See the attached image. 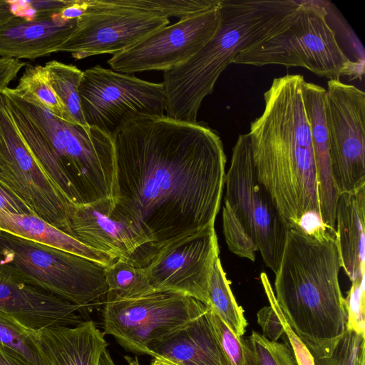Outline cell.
Listing matches in <instances>:
<instances>
[{
    "label": "cell",
    "mask_w": 365,
    "mask_h": 365,
    "mask_svg": "<svg viewBox=\"0 0 365 365\" xmlns=\"http://www.w3.org/2000/svg\"><path fill=\"white\" fill-rule=\"evenodd\" d=\"M257 323L263 336L272 341L287 339L282 324L274 308L269 304L260 309L257 314Z\"/></svg>",
    "instance_id": "d590c367"
},
{
    "label": "cell",
    "mask_w": 365,
    "mask_h": 365,
    "mask_svg": "<svg viewBox=\"0 0 365 365\" xmlns=\"http://www.w3.org/2000/svg\"><path fill=\"white\" fill-rule=\"evenodd\" d=\"M99 365H116L107 349H104L101 355Z\"/></svg>",
    "instance_id": "60d3db41"
},
{
    "label": "cell",
    "mask_w": 365,
    "mask_h": 365,
    "mask_svg": "<svg viewBox=\"0 0 365 365\" xmlns=\"http://www.w3.org/2000/svg\"><path fill=\"white\" fill-rule=\"evenodd\" d=\"M87 9L58 52L81 60L119 53L168 26L165 16L133 6L129 0H86Z\"/></svg>",
    "instance_id": "8fae6325"
},
{
    "label": "cell",
    "mask_w": 365,
    "mask_h": 365,
    "mask_svg": "<svg viewBox=\"0 0 365 365\" xmlns=\"http://www.w3.org/2000/svg\"><path fill=\"white\" fill-rule=\"evenodd\" d=\"M247 341L257 365H297L288 341H272L255 331Z\"/></svg>",
    "instance_id": "1f68e13d"
},
{
    "label": "cell",
    "mask_w": 365,
    "mask_h": 365,
    "mask_svg": "<svg viewBox=\"0 0 365 365\" xmlns=\"http://www.w3.org/2000/svg\"><path fill=\"white\" fill-rule=\"evenodd\" d=\"M208 317L230 365H257L247 341L235 336L209 306Z\"/></svg>",
    "instance_id": "f546056e"
},
{
    "label": "cell",
    "mask_w": 365,
    "mask_h": 365,
    "mask_svg": "<svg viewBox=\"0 0 365 365\" xmlns=\"http://www.w3.org/2000/svg\"><path fill=\"white\" fill-rule=\"evenodd\" d=\"M44 66L48 80L61 102L65 120L75 125H88L81 110L78 92L83 71L76 66L56 60Z\"/></svg>",
    "instance_id": "cb8c5ba5"
},
{
    "label": "cell",
    "mask_w": 365,
    "mask_h": 365,
    "mask_svg": "<svg viewBox=\"0 0 365 365\" xmlns=\"http://www.w3.org/2000/svg\"><path fill=\"white\" fill-rule=\"evenodd\" d=\"M0 265L86 313L106 302V266L1 230Z\"/></svg>",
    "instance_id": "8992f818"
},
{
    "label": "cell",
    "mask_w": 365,
    "mask_h": 365,
    "mask_svg": "<svg viewBox=\"0 0 365 365\" xmlns=\"http://www.w3.org/2000/svg\"><path fill=\"white\" fill-rule=\"evenodd\" d=\"M106 279L105 303L135 299L155 292L144 268L120 259L106 267Z\"/></svg>",
    "instance_id": "484cf974"
},
{
    "label": "cell",
    "mask_w": 365,
    "mask_h": 365,
    "mask_svg": "<svg viewBox=\"0 0 365 365\" xmlns=\"http://www.w3.org/2000/svg\"><path fill=\"white\" fill-rule=\"evenodd\" d=\"M260 279L269 303L274 308L282 324L285 336L293 352L297 364L314 365L312 355L287 322L276 300L274 289L267 274L261 273Z\"/></svg>",
    "instance_id": "836d02e7"
},
{
    "label": "cell",
    "mask_w": 365,
    "mask_h": 365,
    "mask_svg": "<svg viewBox=\"0 0 365 365\" xmlns=\"http://www.w3.org/2000/svg\"><path fill=\"white\" fill-rule=\"evenodd\" d=\"M207 305L180 293L150 294L103 304V333L113 336L126 351L151 355L153 349L190 321Z\"/></svg>",
    "instance_id": "9c48e42d"
},
{
    "label": "cell",
    "mask_w": 365,
    "mask_h": 365,
    "mask_svg": "<svg viewBox=\"0 0 365 365\" xmlns=\"http://www.w3.org/2000/svg\"><path fill=\"white\" fill-rule=\"evenodd\" d=\"M219 246L215 227L161 251L144 267L155 292H173L208 304V284Z\"/></svg>",
    "instance_id": "2e32d148"
},
{
    "label": "cell",
    "mask_w": 365,
    "mask_h": 365,
    "mask_svg": "<svg viewBox=\"0 0 365 365\" xmlns=\"http://www.w3.org/2000/svg\"><path fill=\"white\" fill-rule=\"evenodd\" d=\"M151 356L173 365H230L205 312L159 343Z\"/></svg>",
    "instance_id": "ffe728a7"
},
{
    "label": "cell",
    "mask_w": 365,
    "mask_h": 365,
    "mask_svg": "<svg viewBox=\"0 0 365 365\" xmlns=\"http://www.w3.org/2000/svg\"><path fill=\"white\" fill-rule=\"evenodd\" d=\"M364 276L352 282L344 298L346 329L365 336Z\"/></svg>",
    "instance_id": "e575fe53"
},
{
    "label": "cell",
    "mask_w": 365,
    "mask_h": 365,
    "mask_svg": "<svg viewBox=\"0 0 365 365\" xmlns=\"http://www.w3.org/2000/svg\"><path fill=\"white\" fill-rule=\"evenodd\" d=\"M86 9V0H71L70 4L65 7L59 15L66 21L76 20L85 13Z\"/></svg>",
    "instance_id": "f35d334b"
},
{
    "label": "cell",
    "mask_w": 365,
    "mask_h": 365,
    "mask_svg": "<svg viewBox=\"0 0 365 365\" xmlns=\"http://www.w3.org/2000/svg\"><path fill=\"white\" fill-rule=\"evenodd\" d=\"M0 312L38 331L51 327H73L85 322L79 306L34 286L0 265Z\"/></svg>",
    "instance_id": "e0dca14e"
},
{
    "label": "cell",
    "mask_w": 365,
    "mask_h": 365,
    "mask_svg": "<svg viewBox=\"0 0 365 365\" xmlns=\"http://www.w3.org/2000/svg\"><path fill=\"white\" fill-rule=\"evenodd\" d=\"M0 210L14 214L34 215L28 207L1 187H0Z\"/></svg>",
    "instance_id": "74e56055"
},
{
    "label": "cell",
    "mask_w": 365,
    "mask_h": 365,
    "mask_svg": "<svg viewBox=\"0 0 365 365\" xmlns=\"http://www.w3.org/2000/svg\"><path fill=\"white\" fill-rule=\"evenodd\" d=\"M222 228L229 250L240 257L254 262L255 252L258 251L257 245L225 203L222 209Z\"/></svg>",
    "instance_id": "d6a6232c"
},
{
    "label": "cell",
    "mask_w": 365,
    "mask_h": 365,
    "mask_svg": "<svg viewBox=\"0 0 365 365\" xmlns=\"http://www.w3.org/2000/svg\"><path fill=\"white\" fill-rule=\"evenodd\" d=\"M331 175L338 195L365 186V93L329 80L324 102Z\"/></svg>",
    "instance_id": "7c38bea8"
},
{
    "label": "cell",
    "mask_w": 365,
    "mask_h": 365,
    "mask_svg": "<svg viewBox=\"0 0 365 365\" xmlns=\"http://www.w3.org/2000/svg\"><path fill=\"white\" fill-rule=\"evenodd\" d=\"M365 336L345 329L330 356L314 358V365H365Z\"/></svg>",
    "instance_id": "4dcf8cb0"
},
{
    "label": "cell",
    "mask_w": 365,
    "mask_h": 365,
    "mask_svg": "<svg viewBox=\"0 0 365 365\" xmlns=\"http://www.w3.org/2000/svg\"><path fill=\"white\" fill-rule=\"evenodd\" d=\"M128 365H140L138 358H133L129 356H124Z\"/></svg>",
    "instance_id": "b9f144b4"
},
{
    "label": "cell",
    "mask_w": 365,
    "mask_h": 365,
    "mask_svg": "<svg viewBox=\"0 0 365 365\" xmlns=\"http://www.w3.org/2000/svg\"><path fill=\"white\" fill-rule=\"evenodd\" d=\"M208 304L215 313L237 336L246 331L247 322L230 288V281L217 257L213 264L208 284Z\"/></svg>",
    "instance_id": "d4e9b609"
},
{
    "label": "cell",
    "mask_w": 365,
    "mask_h": 365,
    "mask_svg": "<svg viewBox=\"0 0 365 365\" xmlns=\"http://www.w3.org/2000/svg\"><path fill=\"white\" fill-rule=\"evenodd\" d=\"M78 92L87 125L110 135L128 112L157 115L165 112L162 83L147 81L99 65L83 71Z\"/></svg>",
    "instance_id": "4fadbf2b"
},
{
    "label": "cell",
    "mask_w": 365,
    "mask_h": 365,
    "mask_svg": "<svg viewBox=\"0 0 365 365\" xmlns=\"http://www.w3.org/2000/svg\"><path fill=\"white\" fill-rule=\"evenodd\" d=\"M112 138L115 207L149 240L155 257L214 227L226 175L216 130L203 122L130 111Z\"/></svg>",
    "instance_id": "6da1fadb"
},
{
    "label": "cell",
    "mask_w": 365,
    "mask_h": 365,
    "mask_svg": "<svg viewBox=\"0 0 365 365\" xmlns=\"http://www.w3.org/2000/svg\"><path fill=\"white\" fill-rule=\"evenodd\" d=\"M77 19L59 13L31 21H15L0 28V56L34 60L58 52L75 30Z\"/></svg>",
    "instance_id": "d6986e66"
},
{
    "label": "cell",
    "mask_w": 365,
    "mask_h": 365,
    "mask_svg": "<svg viewBox=\"0 0 365 365\" xmlns=\"http://www.w3.org/2000/svg\"><path fill=\"white\" fill-rule=\"evenodd\" d=\"M71 0H0V28L15 21H31L60 13Z\"/></svg>",
    "instance_id": "f1b7e54d"
},
{
    "label": "cell",
    "mask_w": 365,
    "mask_h": 365,
    "mask_svg": "<svg viewBox=\"0 0 365 365\" xmlns=\"http://www.w3.org/2000/svg\"><path fill=\"white\" fill-rule=\"evenodd\" d=\"M304 78L273 79L264 93L262 113L248 135L259 181L284 223L314 236L327 233L322 223L309 123L302 98Z\"/></svg>",
    "instance_id": "7a4b0ae2"
},
{
    "label": "cell",
    "mask_w": 365,
    "mask_h": 365,
    "mask_svg": "<svg viewBox=\"0 0 365 365\" xmlns=\"http://www.w3.org/2000/svg\"><path fill=\"white\" fill-rule=\"evenodd\" d=\"M0 365H31L11 349L0 345Z\"/></svg>",
    "instance_id": "ab89813d"
},
{
    "label": "cell",
    "mask_w": 365,
    "mask_h": 365,
    "mask_svg": "<svg viewBox=\"0 0 365 365\" xmlns=\"http://www.w3.org/2000/svg\"><path fill=\"white\" fill-rule=\"evenodd\" d=\"M1 91L23 111L14 117L20 133L41 167L72 205L114 197L112 135L62 120L14 88Z\"/></svg>",
    "instance_id": "277c9868"
},
{
    "label": "cell",
    "mask_w": 365,
    "mask_h": 365,
    "mask_svg": "<svg viewBox=\"0 0 365 365\" xmlns=\"http://www.w3.org/2000/svg\"><path fill=\"white\" fill-rule=\"evenodd\" d=\"M220 20V0L209 9L158 30L107 62L111 70L126 74L169 71L195 56L215 34Z\"/></svg>",
    "instance_id": "5bb4252c"
},
{
    "label": "cell",
    "mask_w": 365,
    "mask_h": 365,
    "mask_svg": "<svg viewBox=\"0 0 365 365\" xmlns=\"http://www.w3.org/2000/svg\"><path fill=\"white\" fill-rule=\"evenodd\" d=\"M0 187L34 215L71 236V203L35 159L0 91Z\"/></svg>",
    "instance_id": "30bf717a"
},
{
    "label": "cell",
    "mask_w": 365,
    "mask_h": 365,
    "mask_svg": "<svg viewBox=\"0 0 365 365\" xmlns=\"http://www.w3.org/2000/svg\"><path fill=\"white\" fill-rule=\"evenodd\" d=\"M0 345L24 358L31 365H49L41 349L37 331L0 312Z\"/></svg>",
    "instance_id": "4316f807"
},
{
    "label": "cell",
    "mask_w": 365,
    "mask_h": 365,
    "mask_svg": "<svg viewBox=\"0 0 365 365\" xmlns=\"http://www.w3.org/2000/svg\"><path fill=\"white\" fill-rule=\"evenodd\" d=\"M225 187L224 203L228 205L257 245L265 265L276 274L288 228L269 192L258 180L248 133L240 134L232 148Z\"/></svg>",
    "instance_id": "ba28073f"
},
{
    "label": "cell",
    "mask_w": 365,
    "mask_h": 365,
    "mask_svg": "<svg viewBox=\"0 0 365 365\" xmlns=\"http://www.w3.org/2000/svg\"><path fill=\"white\" fill-rule=\"evenodd\" d=\"M341 267L334 237L288 229L274 293L287 322L313 358L330 356L346 329Z\"/></svg>",
    "instance_id": "3957f363"
},
{
    "label": "cell",
    "mask_w": 365,
    "mask_h": 365,
    "mask_svg": "<svg viewBox=\"0 0 365 365\" xmlns=\"http://www.w3.org/2000/svg\"><path fill=\"white\" fill-rule=\"evenodd\" d=\"M365 186L337 196L335 242L341 267L353 282L365 273Z\"/></svg>",
    "instance_id": "7402d4cb"
},
{
    "label": "cell",
    "mask_w": 365,
    "mask_h": 365,
    "mask_svg": "<svg viewBox=\"0 0 365 365\" xmlns=\"http://www.w3.org/2000/svg\"><path fill=\"white\" fill-rule=\"evenodd\" d=\"M0 230L85 257L106 267L116 260L113 256L86 245L34 215L14 214L0 210Z\"/></svg>",
    "instance_id": "603a6c76"
},
{
    "label": "cell",
    "mask_w": 365,
    "mask_h": 365,
    "mask_svg": "<svg viewBox=\"0 0 365 365\" xmlns=\"http://www.w3.org/2000/svg\"><path fill=\"white\" fill-rule=\"evenodd\" d=\"M14 88L30 96L54 115L65 120L63 106L48 80L43 66H27Z\"/></svg>",
    "instance_id": "83f0119b"
},
{
    "label": "cell",
    "mask_w": 365,
    "mask_h": 365,
    "mask_svg": "<svg viewBox=\"0 0 365 365\" xmlns=\"http://www.w3.org/2000/svg\"><path fill=\"white\" fill-rule=\"evenodd\" d=\"M26 65L18 59L0 58V91L9 87L21 69Z\"/></svg>",
    "instance_id": "8d00e7d4"
},
{
    "label": "cell",
    "mask_w": 365,
    "mask_h": 365,
    "mask_svg": "<svg viewBox=\"0 0 365 365\" xmlns=\"http://www.w3.org/2000/svg\"><path fill=\"white\" fill-rule=\"evenodd\" d=\"M150 365H173L163 359L154 358Z\"/></svg>",
    "instance_id": "7bdbcfd3"
},
{
    "label": "cell",
    "mask_w": 365,
    "mask_h": 365,
    "mask_svg": "<svg viewBox=\"0 0 365 365\" xmlns=\"http://www.w3.org/2000/svg\"><path fill=\"white\" fill-rule=\"evenodd\" d=\"M71 236L97 250L138 267L155 259L149 240L115 205L113 197L71 205Z\"/></svg>",
    "instance_id": "9a60e30c"
},
{
    "label": "cell",
    "mask_w": 365,
    "mask_h": 365,
    "mask_svg": "<svg viewBox=\"0 0 365 365\" xmlns=\"http://www.w3.org/2000/svg\"><path fill=\"white\" fill-rule=\"evenodd\" d=\"M302 1L220 0L221 20L213 37L185 63L163 72L166 116L196 122L206 96L242 51L287 29Z\"/></svg>",
    "instance_id": "5b68a950"
},
{
    "label": "cell",
    "mask_w": 365,
    "mask_h": 365,
    "mask_svg": "<svg viewBox=\"0 0 365 365\" xmlns=\"http://www.w3.org/2000/svg\"><path fill=\"white\" fill-rule=\"evenodd\" d=\"M327 11L318 2L302 1L293 22L284 31L242 51L232 63L263 66H300L320 77L340 80L356 64L340 47L327 21Z\"/></svg>",
    "instance_id": "52a82bcc"
},
{
    "label": "cell",
    "mask_w": 365,
    "mask_h": 365,
    "mask_svg": "<svg viewBox=\"0 0 365 365\" xmlns=\"http://www.w3.org/2000/svg\"><path fill=\"white\" fill-rule=\"evenodd\" d=\"M325 92L323 87L306 81L302 86L316 165L321 221L328 232L335 236V207L338 193L331 170L329 138L324 111Z\"/></svg>",
    "instance_id": "ac0fdd59"
},
{
    "label": "cell",
    "mask_w": 365,
    "mask_h": 365,
    "mask_svg": "<svg viewBox=\"0 0 365 365\" xmlns=\"http://www.w3.org/2000/svg\"><path fill=\"white\" fill-rule=\"evenodd\" d=\"M49 365H99L108 343L92 320L73 327H51L37 331Z\"/></svg>",
    "instance_id": "44dd1931"
}]
</instances>
